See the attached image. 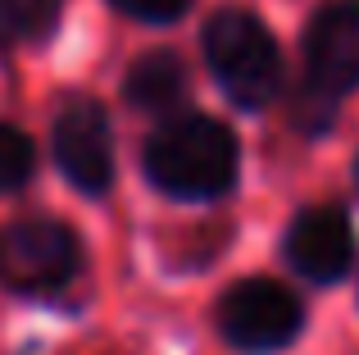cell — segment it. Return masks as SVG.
<instances>
[{
	"label": "cell",
	"mask_w": 359,
	"mask_h": 355,
	"mask_svg": "<svg viewBox=\"0 0 359 355\" xmlns=\"http://www.w3.org/2000/svg\"><path fill=\"white\" fill-rule=\"evenodd\" d=\"M146 178L177 201H214L237 182V137L205 114H187L164 123L146 142Z\"/></svg>",
	"instance_id": "cell-1"
},
{
	"label": "cell",
	"mask_w": 359,
	"mask_h": 355,
	"mask_svg": "<svg viewBox=\"0 0 359 355\" xmlns=\"http://www.w3.org/2000/svg\"><path fill=\"white\" fill-rule=\"evenodd\" d=\"M205 64L241 109H264L282 91V51L273 32L245 9H219L205 23Z\"/></svg>",
	"instance_id": "cell-2"
},
{
	"label": "cell",
	"mask_w": 359,
	"mask_h": 355,
	"mask_svg": "<svg viewBox=\"0 0 359 355\" xmlns=\"http://www.w3.org/2000/svg\"><path fill=\"white\" fill-rule=\"evenodd\" d=\"M359 87V0H337L318 9L305 32V91L300 109H309L305 128L332 123V109L341 96Z\"/></svg>",
	"instance_id": "cell-3"
},
{
	"label": "cell",
	"mask_w": 359,
	"mask_h": 355,
	"mask_svg": "<svg viewBox=\"0 0 359 355\" xmlns=\"http://www.w3.org/2000/svg\"><path fill=\"white\" fill-rule=\"evenodd\" d=\"M82 269V241L60 219H18L0 228V283L23 296L60 292Z\"/></svg>",
	"instance_id": "cell-4"
},
{
	"label": "cell",
	"mask_w": 359,
	"mask_h": 355,
	"mask_svg": "<svg viewBox=\"0 0 359 355\" xmlns=\"http://www.w3.org/2000/svg\"><path fill=\"white\" fill-rule=\"evenodd\" d=\"M219 333L241 351H282L296 342L300 323H305V305L291 287L273 283V278H241L223 292L219 310Z\"/></svg>",
	"instance_id": "cell-5"
},
{
	"label": "cell",
	"mask_w": 359,
	"mask_h": 355,
	"mask_svg": "<svg viewBox=\"0 0 359 355\" xmlns=\"http://www.w3.org/2000/svg\"><path fill=\"white\" fill-rule=\"evenodd\" d=\"M55 164L78 192L105 196L114 182V133L109 114L87 96H73L55 114Z\"/></svg>",
	"instance_id": "cell-6"
},
{
	"label": "cell",
	"mask_w": 359,
	"mask_h": 355,
	"mask_svg": "<svg viewBox=\"0 0 359 355\" xmlns=\"http://www.w3.org/2000/svg\"><path fill=\"white\" fill-rule=\"evenodd\" d=\"M282 255L291 260L300 278L327 287L337 278L351 274L355 264V228L337 205H314V210H300L287 228L282 241Z\"/></svg>",
	"instance_id": "cell-7"
},
{
	"label": "cell",
	"mask_w": 359,
	"mask_h": 355,
	"mask_svg": "<svg viewBox=\"0 0 359 355\" xmlns=\"http://www.w3.org/2000/svg\"><path fill=\"white\" fill-rule=\"evenodd\" d=\"M187 64L173 51H146L132 60L128 78H123V100L141 114H168L187 100Z\"/></svg>",
	"instance_id": "cell-8"
},
{
	"label": "cell",
	"mask_w": 359,
	"mask_h": 355,
	"mask_svg": "<svg viewBox=\"0 0 359 355\" xmlns=\"http://www.w3.org/2000/svg\"><path fill=\"white\" fill-rule=\"evenodd\" d=\"M60 18V0H0V46L36 41Z\"/></svg>",
	"instance_id": "cell-9"
},
{
	"label": "cell",
	"mask_w": 359,
	"mask_h": 355,
	"mask_svg": "<svg viewBox=\"0 0 359 355\" xmlns=\"http://www.w3.org/2000/svg\"><path fill=\"white\" fill-rule=\"evenodd\" d=\"M32 169H36V155L27 133L14 123H0V192H18L32 178Z\"/></svg>",
	"instance_id": "cell-10"
},
{
	"label": "cell",
	"mask_w": 359,
	"mask_h": 355,
	"mask_svg": "<svg viewBox=\"0 0 359 355\" xmlns=\"http://www.w3.org/2000/svg\"><path fill=\"white\" fill-rule=\"evenodd\" d=\"M114 5L141 23H177L191 9V0H114Z\"/></svg>",
	"instance_id": "cell-11"
},
{
	"label": "cell",
	"mask_w": 359,
	"mask_h": 355,
	"mask_svg": "<svg viewBox=\"0 0 359 355\" xmlns=\"http://www.w3.org/2000/svg\"><path fill=\"white\" fill-rule=\"evenodd\" d=\"M355 182H359V160H355Z\"/></svg>",
	"instance_id": "cell-12"
}]
</instances>
